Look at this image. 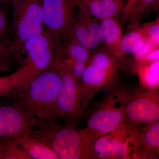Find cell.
Returning <instances> with one entry per match:
<instances>
[{
    "mask_svg": "<svg viewBox=\"0 0 159 159\" xmlns=\"http://www.w3.org/2000/svg\"><path fill=\"white\" fill-rule=\"evenodd\" d=\"M46 30L56 35L63 46L72 34L76 13L75 0H42Z\"/></svg>",
    "mask_w": 159,
    "mask_h": 159,
    "instance_id": "obj_7",
    "label": "cell"
},
{
    "mask_svg": "<svg viewBox=\"0 0 159 159\" xmlns=\"http://www.w3.org/2000/svg\"><path fill=\"white\" fill-rule=\"evenodd\" d=\"M138 0H127L126 4L123 6L121 12V24L123 26L128 21L129 18Z\"/></svg>",
    "mask_w": 159,
    "mask_h": 159,
    "instance_id": "obj_27",
    "label": "cell"
},
{
    "mask_svg": "<svg viewBox=\"0 0 159 159\" xmlns=\"http://www.w3.org/2000/svg\"><path fill=\"white\" fill-rule=\"evenodd\" d=\"M62 61L70 73L81 84V80L87 64L78 62L70 57H63Z\"/></svg>",
    "mask_w": 159,
    "mask_h": 159,
    "instance_id": "obj_25",
    "label": "cell"
},
{
    "mask_svg": "<svg viewBox=\"0 0 159 159\" xmlns=\"http://www.w3.org/2000/svg\"><path fill=\"white\" fill-rule=\"evenodd\" d=\"M2 159H31L13 138H1Z\"/></svg>",
    "mask_w": 159,
    "mask_h": 159,
    "instance_id": "obj_20",
    "label": "cell"
},
{
    "mask_svg": "<svg viewBox=\"0 0 159 159\" xmlns=\"http://www.w3.org/2000/svg\"><path fill=\"white\" fill-rule=\"evenodd\" d=\"M26 54L21 66L9 74L16 92L25 88L44 71L57 65L63 57V48L55 34L45 30L25 43L22 50Z\"/></svg>",
    "mask_w": 159,
    "mask_h": 159,
    "instance_id": "obj_2",
    "label": "cell"
},
{
    "mask_svg": "<svg viewBox=\"0 0 159 159\" xmlns=\"http://www.w3.org/2000/svg\"><path fill=\"white\" fill-rule=\"evenodd\" d=\"M139 27L142 29L145 39L159 47V16L154 20L141 25Z\"/></svg>",
    "mask_w": 159,
    "mask_h": 159,
    "instance_id": "obj_23",
    "label": "cell"
},
{
    "mask_svg": "<svg viewBox=\"0 0 159 159\" xmlns=\"http://www.w3.org/2000/svg\"><path fill=\"white\" fill-rule=\"evenodd\" d=\"M30 157L34 159H60L55 151L39 139L25 133L13 138Z\"/></svg>",
    "mask_w": 159,
    "mask_h": 159,
    "instance_id": "obj_13",
    "label": "cell"
},
{
    "mask_svg": "<svg viewBox=\"0 0 159 159\" xmlns=\"http://www.w3.org/2000/svg\"><path fill=\"white\" fill-rule=\"evenodd\" d=\"M50 122L27 117L13 104H0V138H14Z\"/></svg>",
    "mask_w": 159,
    "mask_h": 159,
    "instance_id": "obj_8",
    "label": "cell"
},
{
    "mask_svg": "<svg viewBox=\"0 0 159 159\" xmlns=\"http://www.w3.org/2000/svg\"><path fill=\"white\" fill-rule=\"evenodd\" d=\"M145 38L140 27L127 31L113 52L118 58L125 54L135 55L142 48Z\"/></svg>",
    "mask_w": 159,
    "mask_h": 159,
    "instance_id": "obj_15",
    "label": "cell"
},
{
    "mask_svg": "<svg viewBox=\"0 0 159 159\" xmlns=\"http://www.w3.org/2000/svg\"><path fill=\"white\" fill-rule=\"evenodd\" d=\"M123 107L125 118L136 124H148L159 120L158 96L152 92L135 94Z\"/></svg>",
    "mask_w": 159,
    "mask_h": 159,
    "instance_id": "obj_9",
    "label": "cell"
},
{
    "mask_svg": "<svg viewBox=\"0 0 159 159\" xmlns=\"http://www.w3.org/2000/svg\"><path fill=\"white\" fill-rule=\"evenodd\" d=\"M159 67V60H157L137 68L141 82L150 89L158 86Z\"/></svg>",
    "mask_w": 159,
    "mask_h": 159,
    "instance_id": "obj_19",
    "label": "cell"
},
{
    "mask_svg": "<svg viewBox=\"0 0 159 159\" xmlns=\"http://www.w3.org/2000/svg\"><path fill=\"white\" fill-rule=\"evenodd\" d=\"M121 66L119 58L104 46L93 51L81 82L88 98L90 99L100 91L113 85L119 78Z\"/></svg>",
    "mask_w": 159,
    "mask_h": 159,
    "instance_id": "obj_5",
    "label": "cell"
},
{
    "mask_svg": "<svg viewBox=\"0 0 159 159\" xmlns=\"http://www.w3.org/2000/svg\"><path fill=\"white\" fill-rule=\"evenodd\" d=\"M11 0H0V4L2 3H10Z\"/></svg>",
    "mask_w": 159,
    "mask_h": 159,
    "instance_id": "obj_31",
    "label": "cell"
},
{
    "mask_svg": "<svg viewBox=\"0 0 159 159\" xmlns=\"http://www.w3.org/2000/svg\"><path fill=\"white\" fill-rule=\"evenodd\" d=\"M57 64L40 74L16 93L12 104L27 117L45 122L59 119L57 99L60 77Z\"/></svg>",
    "mask_w": 159,
    "mask_h": 159,
    "instance_id": "obj_1",
    "label": "cell"
},
{
    "mask_svg": "<svg viewBox=\"0 0 159 159\" xmlns=\"http://www.w3.org/2000/svg\"><path fill=\"white\" fill-rule=\"evenodd\" d=\"M102 38L104 47L113 51L122 37V31L119 17L107 18L100 20Z\"/></svg>",
    "mask_w": 159,
    "mask_h": 159,
    "instance_id": "obj_16",
    "label": "cell"
},
{
    "mask_svg": "<svg viewBox=\"0 0 159 159\" xmlns=\"http://www.w3.org/2000/svg\"><path fill=\"white\" fill-rule=\"evenodd\" d=\"M125 146L123 142L113 137H99L95 141L93 158H122L125 157Z\"/></svg>",
    "mask_w": 159,
    "mask_h": 159,
    "instance_id": "obj_14",
    "label": "cell"
},
{
    "mask_svg": "<svg viewBox=\"0 0 159 159\" xmlns=\"http://www.w3.org/2000/svg\"><path fill=\"white\" fill-rule=\"evenodd\" d=\"M60 81L57 99L58 119L73 125L85 113L89 99L81 84L69 72L62 61L57 64Z\"/></svg>",
    "mask_w": 159,
    "mask_h": 159,
    "instance_id": "obj_6",
    "label": "cell"
},
{
    "mask_svg": "<svg viewBox=\"0 0 159 159\" xmlns=\"http://www.w3.org/2000/svg\"><path fill=\"white\" fill-rule=\"evenodd\" d=\"M17 54L10 51L8 43L0 45V74L8 73L13 70Z\"/></svg>",
    "mask_w": 159,
    "mask_h": 159,
    "instance_id": "obj_21",
    "label": "cell"
},
{
    "mask_svg": "<svg viewBox=\"0 0 159 159\" xmlns=\"http://www.w3.org/2000/svg\"><path fill=\"white\" fill-rule=\"evenodd\" d=\"M147 126L144 129L143 140L147 147L150 149L155 150L159 146V120L147 124Z\"/></svg>",
    "mask_w": 159,
    "mask_h": 159,
    "instance_id": "obj_22",
    "label": "cell"
},
{
    "mask_svg": "<svg viewBox=\"0 0 159 159\" xmlns=\"http://www.w3.org/2000/svg\"><path fill=\"white\" fill-rule=\"evenodd\" d=\"M157 48H159V47L155 45L153 43L151 42L148 40L145 39V43L142 46V48L140 49V51L138 53L134 55V58L138 59V58L144 57L145 55L149 53L150 51Z\"/></svg>",
    "mask_w": 159,
    "mask_h": 159,
    "instance_id": "obj_28",
    "label": "cell"
},
{
    "mask_svg": "<svg viewBox=\"0 0 159 159\" xmlns=\"http://www.w3.org/2000/svg\"><path fill=\"white\" fill-rule=\"evenodd\" d=\"M99 21L78 9L72 29L74 37L92 52L99 48L101 43L102 30Z\"/></svg>",
    "mask_w": 159,
    "mask_h": 159,
    "instance_id": "obj_10",
    "label": "cell"
},
{
    "mask_svg": "<svg viewBox=\"0 0 159 159\" xmlns=\"http://www.w3.org/2000/svg\"><path fill=\"white\" fill-rule=\"evenodd\" d=\"M11 39L9 48L18 54L27 41L45 30L42 0H11Z\"/></svg>",
    "mask_w": 159,
    "mask_h": 159,
    "instance_id": "obj_4",
    "label": "cell"
},
{
    "mask_svg": "<svg viewBox=\"0 0 159 159\" xmlns=\"http://www.w3.org/2000/svg\"><path fill=\"white\" fill-rule=\"evenodd\" d=\"M75 3L78 9L99 20L119 17L123 7L114 0H75Z\"/></svg>",
    "mask_w": 159,
    "mask_h": 159,
    "instance_id": "obj_12",
    "label": "cell"
},
{
    "mask_svg": "<svg viewBox=\"0 0 159 159\" xmlns=\"http://www.w3.org/2000/svg\"><path fill=\"white\" fill-rule=\"evenodd\" d=\"M114 1L117 3H119V4L122 5V6H123V4H124V0H114Z\"/></svg>",
    "mask_w": 159,
    "mask_h": 159,
    "instance_id": "obj_30",
    "label": "cell"
},
{
    "mask_svg": "<svg viewBox=\"0 0 159 159\" xmlns=\"http://www.w3.org/2000/svg\"><path fill=\"white\" fill-rule=\"evenodd\" d=\"M28 133L53 149L60 159L93 158L95 139L86 128L78 129L73 125H58L51 122L40 129Z\"/></svg>",
    "mask_w": 159,
    "mask_h": 159,
    "instance_id": "obj_3",
    "label": "cell"
},
{
    "mask_svg": "<svg viewBox=\"0 0 159 159\" xmlns=\"http://www.w3.org/2000/svg\"><path fill=\"white\" fill-rule=\"evenodd\" d=\"M10 75L0 77V97H6L16 92Z\"/></svg>",
    "mask_w": 159,
    "mask_h": 159,
    "instance_id": "obj_26",
    "label": "cell"
},
{
    "mask_svg": "<svg viewBox=\"0 0 159 159\" xmlns=\"http://www.w3.org/2000/svg\"><path fill=\"white\" fill-rule=\"evenodd\" d=\"M2 142H1V139L0 138V159H2Z\"/></svg>",
    "mask_w": 159,
    "mask_h": 159,
    "instance_id": "obj_29",
    "label": "cell"
},
{
    "mask_svg": "<svg viewBox=\"0 0 159 159\" xmlns=\"http://www.w3.org/2000/svg\"><path fill=\"white\" fill-rule=\"evenodd\" d=\"M90 51L71 34L63 47V57H68L87 65L92 54Z\"/></svg>",
    "mask_w": 159,
    "mask_h": 159,
    "instance_id": "obj_18",
    "label": "cell"
},
{
    "mask_svg": "<svg viewBox=\"0 0 159 159\" xmlns=\"http://www.w3.org/2000/svg\"><path fill=\"white\" fill-rule=\"evenodd\" d=\"M124 108L106 106L89 117L87 129L96 139L118 129L125 120Z\"/></svg>",
    "mask_w": 159,
    "mask_h": 159,
    "instance_id": "obj_11",
    "label": "cell"
},
{
    "mask_svg": "<svg viewBox=\"0 0 159 159\" xmlns=\"http://www.w3.org/2000/svg\"><path fill=\"white\" fill-rule=\"evenodd\" d=\"M159 7V0H138L129 18L126 31L139 27L147 15L158 10Z\"/></svg>",
    "mask_w": 159,
    "mask_h": 159,
    "instance_id": "obj_17",
    "label": "cell"
},
{
    "mask_svg": "<svg viewBox=\"0 0 159 159\" xmlns=\"http://www.w3.org/2000/svg\"><path fill=\"white\" fill-rule=\"evenodd\" d=\"M10 4L0 7V45L6 43L5 38L10 31V20L9 18Z\"/></svg>",
    "mask_w": 159,
    "mask_h": 159,
    "instance_id": "obj_24",
    "label": "cell"
}]
</instances>
